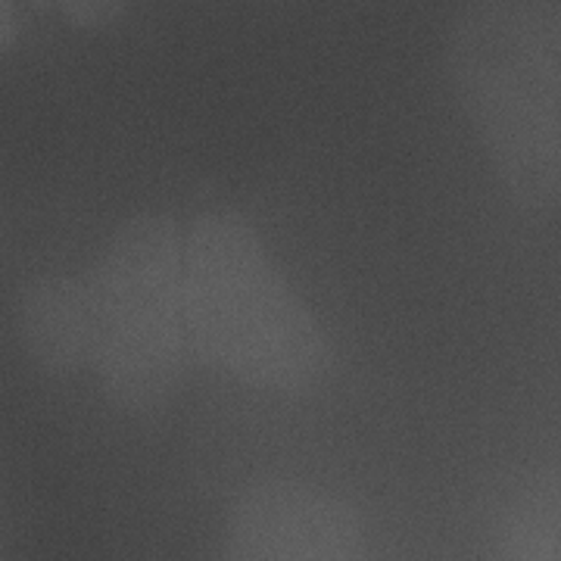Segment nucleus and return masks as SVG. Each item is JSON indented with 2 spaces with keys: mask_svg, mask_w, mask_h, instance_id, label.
Instances as JSON below:
<instances>
[{
  "mask_svg": "<svg viewBox=\"0 0 561 561\" xmlns=\"http://www.w3.org/2000/svg\"><path fill=\"white\" fill-rule=\"evenodd\" d=\"M446 72L505 194L561 206V0H468Z\"/></svg>",
  "mask_w": 561,
  "mask_h": 561,
  "instance_id": "f257e3e1",
  "label": "nucleus"
},
{
  "mask_svg": "<svg viewBox=\"0 0 561 561\" xmlns=\"http://www.w3.org/2000/svg\"><path fill=\"white\" fill-rule=\"evenodd\" d=\"M187 300L197 359L280 397H306L334 375L319 316L284 278L256 225L209 209L187 228Z\"/></svg>",
  "mask_w": 561,
  "mask_h": 561,
  "instance_id": "f03ea898",
  "label": "nucleus"
},
{
  "mask_svg": "<svg viewBox=\"0 0 561 561\" xmlns=\"http://www.w3.org/2000/svg\"><path fill=\"white\" fill-rule=\"evenodd\" d=\"M94 294V375L113 405L157 412L197 359L187 300V231L147 213L125 221L88 272Z\"/></svg>",
  "mask_w": 561,
  "mask_h": 561,
  "instance_id": "7ed1b4c3",
  "label": "nucleus"
},
{
  "mask_svg": "<svg viewBox=\"0 0 561 561\" xmlns=\"http://www.w3.org/2000/svg\"><path fill=\"white\" fill-rule=\"evenodd\" d=\"M221 561H365L359 512L309 483H260L234 505Z\"/></svg>",
  "mask_w": 561,
  "mask_h": 561,
  "instance_id": "20e7f679",
  "label": "nucleus"
},
{
  "mask_svg": "<svg viewBox=\"0 0 561 561\" xmlns=\"http://www.w3.org/2000/svg\"><path fill=\"white\" fill-rule=\"evenodd\" d=\"M16 334L25 356L47 375L94 368L98 324L88 272H47L28 280L16 300Z\"/></svg>",
  "mask_w": 561,
  "mask_h": 561,
  "instance_id": "39448f33",
  "label": "nucleus"
},
{
  "mask_svg": "<svg viewBox=\"0 0 561 561\" xmlns=\"http://www.w3.org/2000/svg\"><path fill=\"white\" fill-rule=\"evenodd\" d=\"M505 561H561V465L524 486L505 530Z\"/></svg>",
  "mask_w": 561,
  "mask_h": 561,
  "instance_id": "423d86ee",
  "label": "nucleus"
},
{
  "mask_svg": "<svg viewBox=\"0 0 561 561\" xmlns=\"http://www.w3.org/2000/svg\"><path fill=\"white\" fill-rule=\"evenodd\" d=\"M35 7H54L66 22L79 28H110L122 20L128 0H28Z\"/></svg>",
  "mask_w": 561,
  "mask_h": 561,
  "instance_id": "0eeeda50",
  "label": "nucleus"
}]
</instances>
